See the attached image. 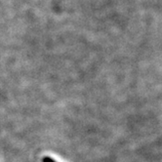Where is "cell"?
<instances>
[{
  "label": "cell",
  "instance_id": "1",
  "mask_svg": "<svg viewBox=\"0 0 162 162\" xmlns=\"http://www.w3.org/2000/svg\"><path fill=\"white\" fill-rule=\"evenodd\" d=\"M42 162H56V161L52 158H50V157H44L42 159Z\"/></svg>",
  "mask_w": 162,
  "mask_h": 162
}]
</instances>
